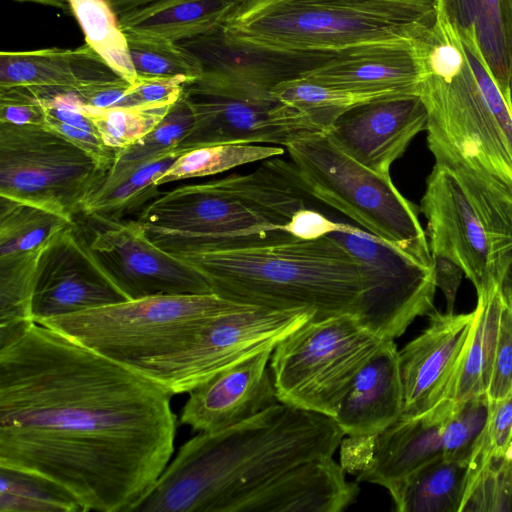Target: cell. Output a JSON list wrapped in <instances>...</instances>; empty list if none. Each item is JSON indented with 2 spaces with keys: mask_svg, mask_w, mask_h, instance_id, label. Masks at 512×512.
<instances>
[{
  "mask_svg": "<svg viewBox=\"0 0 512 512\" xmlns=\"http://www.w3.org/2000/svg\"><path fill=\"white\" fill-rule=\"evenodd\" d=\"M134 70L140 78L185 76L191 81L203 73L200 60L176 42L126 35Z\"/></svg>",
  "mask_w": 512,
  "mask_h": 512,
  "instance_id": "f35d334b",
  "label": "cell"
},
{
  "mask_svg": "<svg viewBox=\"0 0 512 512\" xmlns=\"http://www.w3.org/2000/svg\"><path fill=\"white\" fill-rule=\"evenodd\" d=\"M420 210L432 256L458 265L477 297L494 290L512 254V204L473 175L435 163Z\"/></svg>",
  "mask_w": 512,
  "mask_h": 512,
  "instance_id": "9c48e42d",
  "label": "cell"
},
{
  "mask_svg": "<svg viewBox=\"0 0 512 512\" xmlns=\"http://www.w3.org/2000/svg\"><path fill=\"white\" fill-rule=\"evenodd\" d=\"M502 301L498 340L487 391L491 402L504 399L512 390V306Z\"/></svg>",
  "mask_w": 512,
  "mask_h": 512,
  "instance_id": "ee69618b",
  "label": "cell"
},
{
  "mask_svg": "<svg viewBox=\"0 0 512 512\" xmlns=\"http://www.w3.org/2000/svg\"><path fill=\"white\" fill-rule=\"evenodd\" d=\"M313 317L315 311L308 308L250 307L220 315L186 352L158 366L146 378L172 396L189 393L221 371L265 350H274Z\"/></svg>",
  "mask_w": 512,
  "mask_h": 512,
  "instance_id": "4fadbf2b",
  "label": "cell"
},
{
  "mask_svg": "<svg viewBox=\"0 0 512 512\" xmlns=\"http://www.w3.org/2000/svg\"><path fill=\"white\" fill-rule=\"evenodd\" d=\"M508 105H509V108H510V111H511V114H512V77L510 79V84H509V100H508Z\"/></svg>",
  "mask_w": 512,
  "mask_h": 512,
  "instance_id": "f5cc1de1",
  "label": "cell"
},
{
  "mask_svg": "<svg viewBox=\"0 0 512 512\" xmlns=\"http://www.w3.org/2000/svg\"><path fill=\"white\" fill-rule=\"evenodd\" d=\"M338 222L312 207L300 209L294 213L285 225L286 231L301 240H315L337 230Z\"/></svg>",
  "mask_w": 512,
  "mask_h": 512,
  "instance_id": "7dc6e473",
  "label": "cell"
},
{
  "mask_svg": "<svg viewBox=\"0 0 512 512\" xmlns=\"http://www.w3.org/2000/svg\"><path fill=\"white\" fill-rule=\"evenodd\" d=\"M310 194L370 234L427 267H434L418 207L390 176L361 165L317 133L285 147Z\"/></svg>",
  "mask_w": 512,
  "mask_h": 512,
  "instance_id": "ba28073f",
  "label": "cell"
},
{
  "mask_svg": "<svg viewBox=\"0 0 512 512\" xmlns=\"http://www.w3.org/2000/svg\"><path fill=\"white\" fill-rule=\"evenodd\" d=\"M321 211L339 225L328 236L360 264L364 289L357 318L364 327L383 340H395L417 317L435 310L434 267L420 264L366 230L340 221L327 206Z\"/></svg>",
  "mask_w": 512,
  "mask_h": 512,
  "instance_id": "7c38bea8",
  "label": "cell"
},
{
  "mask_svg": "<svg viewBox=\"0 0 512 512\" xmlns=\"http://www.w3.org/2000/svg\"><path fill=\"white\" fill-rule=\"evenodd\" d=\"M436 18L434 0H245L221 33L231 44L336 53L362 44L411 40Z\"/></svg>",
  "mask_w": 512,
  "mask_h": 512,
  "instance_id": "8992f818",
  "label": "cell"
},
{
  "mask_svg": "<svg viewBox=\"0 0 512 512\" xmlns=\"http://www.w3.org/2000/svg\"><path fill=\"white\" fill-rule=\"evenodd\" d=\"M132 86V84L117 76L85 83L76 93L88 106L110 108L122 106Z\"/></svg>",
  "mask_w": 512,
  "mask_h": 512,
  "instance_id": "bcb514c9",
  "label": "cell"
},
{
  "mask_svg": "<svg viewBox=\"0 0 512 512\" xmlns=\"http://www.w3.org/2000/svg\"><path fill=\"white\" fill-rule=\"evenodd\" d=\"M284 149L245 143H223L194 148L182 153L161 175L156 185L215 175L245 164L279 157Z\"/></svg>",
  "mask_w": 512,
  "mask_h": 512,
  "instance_id": "836d02e7",
  "label": "cell"
},
{
  "mask_svg": "<svg viewBox=\"0 0 512 512\" xmlns=\"http://www.w3.org/2000/svg\"><path fill=\"white\" fill-rule=\"evenodd\" d=\"M71 224L42 207L0 196V257L38 250Z\"/></svg>",
  "mask_w": 512,
  "mask_h": 512,
  "instance_id": "1f68e13d",
  "label": "cell"
},
{
  "mask_svg": "<svg viewBox=\"0 0 512 512\" xmlns=\"http://www.w3.org/2000/svg\"><path fill=\"white\" fill-rule=\"evenodd\" d=\"M271 94L279 101L309 115L324 130L351 107L379 98L395 96L338 89L302 76L278 84Z\"/></svg>",
  "mask_w": 512,
  "mask_h": 512,
  "instance_id": "d590c367",
  "label": "cell"
},
{
  "mask_svg": "<svg viewBox=\"0 0 512 512\" xmlns=\"http://www.w3.org/2000/svg\"><path fill=\"white\" fill-rule=\"evenodd\" d=\"M126 300L75 224L46 244L39 257L32 296L34 322Z\"/></svg>",
  "mask_w": 512,
  "mask_h": 512,
  "instance_id": "e0dca14e",
  "label": "cell"
},
{
  "mask_svg": "<svg viewBox=\"0 0 512 512\" xmlns=\"http://www.w3.org/2000/svg\"><path fill=\"white\" fill-rule=\"evenodd\" d=\"M416 42L435 163L473 175L512 204V114L475 38L437 14Z\"/></svg>",
  "mask_w": 512,
  "mask_h": 512,
  "instance_id": "3957f363",
  "label": "cell"
},
{
  "mask_svg": "<svg viewBox=\"0 0 512 512\" xmlns=\"http://www.w3.org/2000/svg\"><path fill=\"white\" fill-rule=\"evenodd\" d=\"M497 286L502 299L512 306V254L501 267Z\"/></svg>",
  "mask_w": 512,
  "mask_h": 512,
  "instance_id": "681fc988",
  "label": "cell"
},
{
  "mask_svg": "<svg viewBox=\"0 0 512 512\" xmlns=\"http://www.w3.org/2000/svg\"><path fill=\"white\" fill-rule=\"evenodd\" d=\"M468 461L440 456L389 491L398 512H459Z\"/></svg>",
  "mask_w": 512,
  "mask_h": 512,
  "instance_id": "83f0119b",
  "label": "cell"
},
{
  "mask_svg": "<svg viewBox=\"0 0 512 512\" xmlns=\"http://www.w3.org/2000/svg\"><path fill=\"white\" fill-rule=\"evenodd\" d=\"M428 316L426 329L399 351L403 419L424 416L449 398L470 343L476 312L434 310Z\"/></svg>",
  "mask_w": 512,
  "mask_h": 512,
  "instance_id": "d6986e66",
  "label": "cell"
},
{
  "mask_svg": "<svg viewBox=\"0 0 512 512\" xmlns=\"http://www.w3.org/2000/svg\"><path fill=\"white\" fill-rule=\"evenodd\" d=\"M193 112L189 133L177 152L223 143H270L280 146L324 132L309 115L275 97L242 99L207 92L190 82L184 86Z\"/></svg>",
  "mask_w": 512,
  "mask_h": 512,
  "instance_id": "5bb4252c",
  "label": "cell"
},
{
  "mask_svg": "<svg viewBox=\"0 0 512 512\" xmlns=\"http://www.w3.org/2000/svg\"><path fill=\"white\" fill-rule=\"evenodd\" d=\"M236 6L235 0H154L117 19L125 35L178 43L219 30Z\"/></svg>",
  "mask_w": 512,
  "mask_h": 512,
  "instance_id": "4316f807",
  "label": "cell"
},
{
  "mask_svg": "<svg viewBox=\"0 0 512 512\" xmlns=\"http://www.w3.org/2000/svg\"><path fill=\"white\" fill-rule=\"evenodd\" d=\"M174 104V103H173ZM173 104L94 108L84 104L103 142L116 152L147 135L164 118Z\"/></svg>",
  "mask_w": 512,
  "mask_h": 512,
  "instance_id": "74e56055",
  "label": "cell"
},
{
  "mask_svg": "<svg viewBox=\"0 0 512 512\" xmlns=\"http://www.w3.org/2000/svg\"><path fill=\"white\" fill-rule=\"evenodd\" d=\"M433 261L436 285L445 297L446 312L452 313L463 271L458 265L448 259L433 257Z\"/></svg>",
  "mask_w": 512,
  "mask_h": 512,
  "instance_id": "c3c4849f",
  "label": "cell"
},
{
  "mask_svg": "<svg viewBox=\"0 0 512 512\" xmlns=\"http://www.w3.org/2000/svg\"><path fill=\"white\" fill-rule=\"evenodd\" d=\"M171 397L32 322L0 343V466L55 482L85 512H133L174 452Z\"/></svg>",
  "mask_w": 512,
  "mask_h": 512,
  "instance_id": "6da1fadb",
  "label": "cell"
},
{
  "mask_svg": "<svg viewBox=\"0 0 512 512\" xmlns=\"http://www.w3.org/2000/svg\"><path fill=\"white\" fill-rule=\"evenodd\" d=\"M42 98L34 87H0V123L45 125Z\"/></svg>",
  "mask_w": 512,
  "mask_h": 512,
  "instance_id": "7bdbcfd3",
  "label": "cell"
},
{
  "mask_svg": "<svg viewBox=\"0 0 512 512\" xmlns=\"http://www.w3.org/2000/svg\"><path fill=\"white\" fill-rule=\"evenodd\" d=\"M250 305L215 294L156 295L36 322L146 377L216 317Z\"/></svg>",
  "mask_w": 512,
  "mask_h": 512,
  "instance_id": "52a82bcc",
  "label": "cell"
},
{
  "mask_svg": "<svg viewBox=\"0 0 512 512\" xmlns=\"http://www.w3.org/2000/svg\"><path fill=\"white\" fill-rule=\"evenodd\" d=\"M18 2H33L43 5H49L60 8L66 12H71L68 0H14Z\"/></svg>",
  "mask_w": 512,
  "mask_h": 512,
  "instance_id": "f907efd6",
  "label": "cell"
},
{
  "mask_svg": "<svg viewBox=\"0 0 512 512\" xmlns=\"http://www.w3.org/2000/svg\"><path fill=\"white\" fill-rule=\"evenodd\" d=\"M459 512H512V463L493 461L464 496Z\"/></svg>",
  "mask_w": 512,
  "mask_h": 512,
  "instance_id": "b9f144b4",
  "label": "cell"
},
{
  "mask_svg": "<svg viewBox=\"0 0 512 512\" xmlns=\"http://www.w3.org/2000/svg\"><path fill=\"white\" fill-rule=\"evenodd\" d=\"M181 155L176 149L153 156L113 181H103L83 202L81 212L105 221L144 207L161 193L157 179Z\"/></svg>",
  "mask_w": 512,
  "mask_h": 512,
  "instance_id": "f1b7e54d",
  "label": "cell"
},
{
  "mask_svg": "<svg viewBox=\"0 0 512 512\" xmlns=\"http://www.w3.org/2000/svg\"><path fill=\"white\" fill-rule=\"evenodd\" d=\"M491 404L487 394L455 402L444 424L445 457L469 460L473 447L486 425Z\"/></svg>",
  "mask_w": 512,
  "mask_h": 512,
  "instance_id": "ab89813d",
  "label": "cell"
},
{
  "mask_svg": "<svg viewBox=\"0 0 512 512\" xmlns=\"http://www.w3.org/2000/svg\"><path fill=\"white\" fill-rule=\"evenodd\" d=\"M415 38L338 51L302 77L358 93L419 95L423 67Z\"/></svg>",
  "mask_w": 512,
  "mask_h": 512,
  "instance_id": "603a6c76",
  "label": "cell"
},
{
  "mask_svg": "<svg viewBox=\"0 0 512 512\" xmlns=\"http://www.w3.org/2000/svg\"><path fill=\"white\" fill-rule=\"evenodd\" d=\"M213 294L274 310L308 308L316 319L358 316L364 289L358 260L330 236L252 248L184 253Z\"/></svg>",
  "mask_w": 512,
  "mask_h": 512,
  "instance_id": "5b68a950",
  "label": "cell"
},
{
  "mask_svg": "<svg viewBox=\"0 0 512 512\" xmlns=\"http://www.w3.org/2000/svg\"><path fill=\"white\" fill-rule=\"evenodd\" d=\"M201 62L203 73L191 81L195 87L242 99L272 98L278 84L301 77L334 53L283 52L225 41L221 28L213 33L178 42Z\"/></svg>",
  "mask_w": 512,
  "mask_h": 512,
  "instance_id": "2e32d148",
  "label": "cell"
},
{
  "mask_svg": "<svg viewBox=\"0 0 512 512\" xmlns=\"http://www.w3.org/2000/svg\"><path fill=\"white\" fill-rule=\"evenodd\" d=\"M502 307L503 301L498 286L490 293L477 297L472 336L448 400L462 402L487 394Z\"/></svg>",
  "mask_w": 512,
  "mask_h": 512,
  "instance_id": "f546056e",
  "label": "cell"
},
{
  "mask_svg": "<svg viewBox=\"0 0 512 512\" xmlns=\"http://www.w3.org/2000/svg\"><path fill=\"white\" fill-rule=\"evenodd\" d=\"M85 36L86 44L122 79L134 85L128 40L106 0H68Z\"/></svg>",
  "mask_w": 512,
  "mask_h": 512,
  "instance_id": "4dcf8cb0",
  "label": "cell"
},
{
  "mask_svg": "<svg viewBox=\"0 0 512 512\" xmlns=\"http://www.w3.org/2000/svg\"><path fill=\"white\" fill-rule=\"evenodd\" d=\"M272 351L241 361L192 389L179 422L194 431L216 432L278 403L269 365Z\"/></svg>",
  "mask_w": 512,
  "mask_h": 512,
  "instance_id": "44dd1931",
  "label": "cell"
},
{
  "mask_svg": "<svg viewBox=\"0 0 512 512\" xmlns=\"http://www.w3.org/2000/svg\"><path fill=\"white\" fill-rule=\"evenodd\" d=\"M510 439H512V430H511V436H510Z\"/></svg>",
  "mask_w": 512,
  "mask_h": 512,
  "instance_id": "db71d44e",
  "label": "cell"
},
{
  "mask_svg": "<svg viewBox=\"0 0 512 512\" xmlns=\"http://www.w3.org/2000/svg\"><path fill=\"white\" fill-rule=\"evenodd\" d=\"M434 3L436 13L457 32L475 38L508 104L512 77V0H434Z\"/></svg>",
  "mask_w": 512,
  "mask_h": 512,
  "instance_id": "484cf974",
  "label": "cell"
},
{
  "mask_svg": "<svg viewBox=\"0 0 512 512\" xmlns=\"http://www.w3.org/2000/svg\"><path fill=\"white\" fill-rule=\"evenodd\" d=\"M343 437L333 418L278 402L185 442L133 512H227L246 489L302 462L333 456Z\"/></svg>",
  "mask_w": 512,
  "mask_h": 512,
  "instance_id": "7a4b0ae2",
  "label": "cell"
},
{
  "mask_svg": "<svg viewBox=\"0 0 512 512\" xmlns=\"http://www.w3.org/2000/svg\"><path fill=\"white\" fill-rule=\"evenodd\" d=\"M427 109L419 95L365 102L340 114L324 131L343 153L366 168L390 176L394 161L426 130Z\"/></svg>",
  "mask_w": 512,
  "mask_h": 512,
  "instance_id": "ffe728a7",
  "label": "cell"
},
{
  "mask_svg": "<svg viewBox=\"0 0 512 512\" xmlns=\"http://www.w3.org/2000/svg\"><path fill=\"white\" fill-rule=\"evenodd\" d=\"M385 341L356 315L313 317L272 351L278 401L334 418L355 376Z\"/></svg>",
  "mask_w": 512,
  "mask_h": 512,
  "instance_id": "30bf717a",
  "label": "cell"
},
{
  "mask_svg": "<svg viewBox=\"0 0 512 512\" xmlns=\"http://www.w3.org/2000/svg\"><path fill=\"white\" fill-rule=\"evenodd\" d=\"M503 456L508 462L512 463V439L507 443Z\"/></svg>",
  "mask_w": 512,
  "mask_h": 512,
  "instance_id": "816d5d0a",
  "label": "cell"
},
{
  "mask_svg": "<svg viewBox=\"0 0 512 512\" xmlns=\"http://www.w3.org/2000/svg\"><path fill=\"white\" fill-rule=\"evenodd\" d=\"M193 123V108L183 90L155 128L137 142L117 151L115 162L103 181H113L143 161L175 149L189 133Z\"/></svg>",
  "mask_w": 512,
  "mask_h": 512,
  "instance_id": "8d00e7d4",
  "label": "cell"
},
{
  "mask_svg": "<svg viewBox=\"0 0 512 512\" xmlns=\"http://www.w3.org/2000/svg\"><path fill=\"white\" fill-rule=\"evenodd\" d=\"M402 409L399 350L386 340L357 373L333 419L344 435L367 437L396 422Z\"/></svg>",
  "mask_w": 512,
  "mask_h": 512,
  "instance_id": "cb8c5ba5",
  "label": "cell"
},
{
  "mask_svg": "<svg viewBox=\"0 0 512 512\" xmlns=\"http://www.w3.org/2000/svg\"><path fill=\"white\" fill-rule=\"evenodd\" d=\"M345 474L333 456L302 462L241 492L227 512H340L359 494Z\"/></svg>",
  "mask_w": 512,
  "mask_h": 512,
  "instance_id": "7402d4cb",
  "label": "cell"
},
{
  "mask_svg": "<svg viewBox=\"0 0 512 512\" xmlns=\"http://www.w3.org/2000/svg\"><path fill=\"white\" fill-rule=\"evenodd\" d=\"M87 44L0 53V87L26 86L77 91L85 83L117 77Z\"/></svg>",
  "mask_w": 512,
  "mask_h": 512,
  "instance_id": "d4e9b609",
  "label": "cell"
},
{
  "mask_svg": "<svg viewBox=\"0 0 512 512\" xmlns=\"http://www.w3.org/2000/svg\"><path fill=\"white\" fill-rule=\"evenodd\" d=\"M106 222L107 226L95 233L89 245L128 300L213 294L195 267L155 244L138 220Z\"/></svg>",
  "mask_w": 512,
  "mask_h": 512,
  "instance_id": "9a60e30c",
  "label": "cell"
},
{
  "mask_svg": "<svg viewBox=\"0 0 512 512\" xmlns=\"http://www.w3.org/2000/svg\"><path fill=\"white\" fill-rule=\"evenodd\" d=\"M512 430V390L502 400L492 402L486 425L468 460L466 491L495 460L504 457ZM465 496V495H464Z\"/></svg>",
  "mask_w": 512,
  "mask_h": 512,
  "instance_id": "60d3db41",
  "label": "cell"
},
{
  "mask_svg": "<svg viewBox=\"0 0 512 512\" xmlns=\"http://www.w3.org/2000/svg\"><path fill=\"white\" fill-rule=\"evenodd\" d=\"M44 247L0 257V343L34 322L32 296L38 261Z\"/></svg>",
  "mask_w": 512,
  "mask_h": 512,
  "instance_id": "d6a6232c",
  "label": "cell"
},
{
  "mask_svg": "<svg viewBox=\"0 0 512 512\" xmlns=\"http://www.w3.org/2000/svg\"><path fill=\"white\" fill-rule=\"evenodd\" d=\"M106 175L90 154L45 125L0 123V196L74 222Z\"/></svg>",
  "mask_w": 512,
  "mask_h": 512,
  "instance_id": "8fae6325",
  "label": "cell"
},
{
  "mask_svg": "<svg viewBox=\"0 0 512 512\" xmlns=\"http://www.w3.org/2000/svg\"><path fill=\"white\" fill-rule=\"evenodd\" d=\"M0 512H85L78 500L42 476L0 466Z\"/></svg>",
  "mask_w": 512,
  "mask_h": 512,
  "instance_id": "e575fe53",
  "label": "cell"
},
{
  "mask_svg": "<svg viewBox=\"0 0 512 512\" xmlns=\"http://www.w3.org/2000/svg\"><path fill=\"white\" fill-rule=\"evenodd\" d=\"M313 202L295 165L272 157L248 174L160 194L137 220L171 254L228 251L297 239L285 225Z\"/></svg>",
  "mask_w": 512,
  "mask_h": 512,
  "instance_id": "277c9868",
  "label": "cell"
},
{
  "mask_svg": "<svg viewBox=\"0 0 512 512\" xmlns=\"http://www.w3.org/2000/svg\"><path fill=\"white\" fill-rule=\"evenodd\" d=\"M455 406L443 400L424 416L399 418L380 433L342 440L341 466L356 482L391 491L422 466L444 456V424Z\"/></svg>",
  "mask_w": 512,
  "mask_h": 512,
  "instance_id": "ac0fdd59",
  "label": "cell"
},
{
  "mask_svg": "<svg viewBox=\"0 0 512 512\" xmlns=\"http://www.w3.org/2000/svg\"><path fill=\"white\" fill-rule=\"evenodd\" d=\"M188 82L191 80L185 76L138 77L122 106L173 104Z\"/></svg>",
  "mask_w": 512,
  "mask_h": 512,
  "instance_id": "f6af8a7d",
  "label": "cell"
}]
</instances>
